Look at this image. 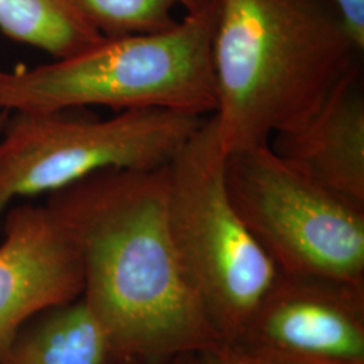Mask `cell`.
Wrapping results in <instances>:
<instances>
[{
  "label": "cell",
  "instance_id": "1",
  "mask_svg": "<svg viewBox=\"0 0 364 364\" xmlns=\"http://www.w3.org/2000/svg\"><path fill=\"white\" fill-rule=\"evenodd\" d=\"M46 205L77 248L82 297L120 364H165L224 348L170 236L166 166L97 171Z\"/></svg>",
  "mask_w": 364,
  "mask_h": 364
},
{
  "label": "cell",
  "instance_id": "2",
  "mask_svg": "<svg viewBox=\"0 0 364 364\" xmlns=\"http://www.w3.org/2000/svg\"><path fill=\"white\" fill-rule=\"evenodd\" d=\"M210 57L228 154L299 126L363 50L333 0H216Z\"/></svg>",
  "mask_w": 364,
  "mask_h": 364
},
{
  "label": "cell",
  "instance_id": "3",
  "mask_svg": "<svg viewBox=\"0 0 364 364\" xmlns=\"http://www.w3.org/2000/svg\"><path fill=\"white\" fill-rule=\"evenodd\" d=\"M213 22L215 4L186 14L161 31L103 37L66 58L18 70L0 69V109L105 107L114 114L166 109L209 117L216 107Z\"/></svg>",
  "mask_w": 364,
  "mask_h": 364
},
{
  "label": "cell",
  "instance_id": "4",
  "mask_svg": "<svg viewBox=\"0 0 364 364\" xmlns=\"http://www.w3.org/2000/svg\"><path fill=\"white\" fill-rule=\"evenodd\" d=\"M225 158L212 115L166 165L170 236L210 326L230 348L279 277L225 185Z\"/></svg>",
  "mask_w": 364,
  "mask_h": 364
},
{
  "label": "cell",
  "instance_id": "5",
  "mask_svg": "<svg viewBox=\"0 0 364 364\" xmlns=\"http://www.w3.org/2000/svg\"><path fill=\"white\" fill-rule=\"evenodd\" d=\"M10 112L0 131V230L18 200L50 196L97 171L164 168L207 117L131 109Z\"/></svg>",
  "mask_w": 364,
  "mask_h": 364
},
{
  "label": "cell",
  "instance_id": "6",
  "mask_svg": "<svg viewBox=\"0 0 364 364\" xmlns=\"http://www.w3.org/2000/svg\"><path fill=\"white\" fill-rule=\"evenodd\" d=\"M225 185L279 273L364 287V207L309 180L269 144L228 153Z\"/></svg>",
  "mask_w": 364,
  "mask_h": 364
},
{
  "label": "cell",
  "instance_id": "7",
  "mask_svg": "<svg viewBox=\"0 0 364 364\" xmlns=\"http://www.w3.org/2000/svg\"><path fill=\"white\" fill-rule=\"evenodd\" d=\"M230 350L247 364H364V287L279 273Z\"/></svg>",
  "mask_w": 364,
  "mask_h": 364
},
{
  "label": "cell",
  "instance_id": "8",
  "mask_svg": "<svg viewBox=\"0 0 364 364\" xmlns=\"http://www.w3.org/2000/svg\"><path fill=\"white\" fill-rule=\"evenodd\" d=\"M1 231L0 352L30 317L84 290L77 248L48 205L14 204Z\"/></svg>",
  "mask_w": 364,
  "mask_h": 364
},
{
  "label": "cell",
  "instance_id": "9",
  "mask_svg": "<svg viewBox=\"0 0 364 364\" xmlns=\"http://www.w3.org/2000/svg\"><path fill=\"white\" fill-rule=\"evenodd\" d=\"M269 144L309 180L364 207L363 61L302 123L278 132Z\"/></svg>",
  "mask_w": 364,
  "mask_h": 364
},
{
  "label": "cell",
  "instance_id": "10",
  "mask_svg": "<svg viewBox=\"0 0 364 364\" xmlns=\"http://www.w3.org/2000/svg\"><path fill=\"white\" fill-rule=\"evenodd\" d=\"M0 364H120L105 326L82 296L30 317Z\"/></svg>",
  "mask_w": 364,
  "mask_h": 364
},
{
  "label": "cell",
  "instance_id": "11",
  "mask_svg": "<svg viewBox=\"0 0 364 364\" xmlns=\"http://www.w3.org/2000/svg\"><path fill=\"white\" fill-rule=\"evenodd\" d=\"M0 31L53 60L82 52L105 37L81 0H0Z\"/></svg>",
  "mask_w": 364,
  "mask_h": 364
},
{
  "label": "cell",
  "instance_id": "12",
  "mask_svg": "<svg viewBox=\"0 0 364 364\" xmlns=\"http://www.w3.org/2000/svg\"><path fill=\"white\" fill-rule=\"evenodd\" d=\"M216 0H81L105 37L153 33L174 26V10L186 14L209 9Z\"/></svg>",
  "mask_w": 364,
  "mask_h": 364
},
{
  "label": "cell",
  "instance_id": "13",
  "mask_svg": "<svg viewBox=\"0 0 364 364\" xmlns=\"http://www.w3.org/2000/svg\"><path fill=\"white\" fill-rule=\"evenodd\" d=\"M356 46L364 52V0H333Z\"/></svg>",
  "mask_w": 364,
  "mask_h": 364
},
{
  "label": "cell",
  "instance_id": "14",
  "mask_svg": "<svg viewBox=\"0 0 364 364\" xmlns=\"http://www.w3.org/2000/svg\"><path fill=\"white\" fill-rule=\"evenodd\" d=\"M198 364H247L235 352L224 347L215 351L203 352L198 355Z\"/></svg>",
  "mask_w": 364,
  "mask_h": 364
},
{
  "label": "cell",
  "instance_id": "15",
  "mask_svg": "<svg viewBox=\"0 0 364 364\" xmlns=\"http://www.w3.org/2000/svg\"><path fill=\"white\" fill-rule=\"evenodd\" d=\"M198 355L200 353H185L173 358L165 364H198Z\"/></svg>",
  "mask_w": 364,
  "mask_h": 364
},
{
  "label": "cell",
  "instance_id": "16",
  "mask_svg": "<svg viewBox=\"0 0 364 364\" xmlns=\"http://www.w3.org/2000/svg\"><path fill=\"white\" fill-rule=\"evenodd\" d=\"M9 114H10V112H7V111H1V109H0V131L3 129V126H4V123H6L7 117H9Z\"/></svg>",
  "mask_w": 364,
  "mask_h": 364
}]
</instances>
